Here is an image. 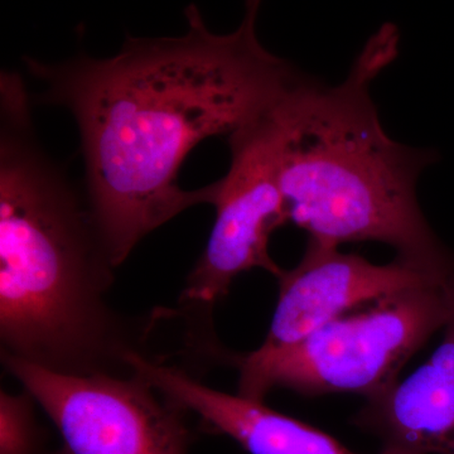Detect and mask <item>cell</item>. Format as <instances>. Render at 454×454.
Listing matches in <instances>:
<instances>
[{"label": "cell", "instance_id": "52a82bcc", "mask_svg": "<svg viewBox=\"0 0 454 454\" xmlns=\"http://www.w3.org/2000/svg\"><path fill=\"white\" fill-rule=\"evenodd\" d=\"M452 271L427 273L397 259L373 264L357 254L309 241L300 264L284 269L277 278L278 301L270 327L262 345L250 352L265 357L286 351L337 317Z\"/></svg>", "mask_w": 454, "mask_h": 454}, {"label": "cell", "instance_id": "277c9868", "mask_svg": "<svg viewBox=\"0 0 454 454\" xmlns=\"http://www.w3.org/2000/svg\"><path fill=\"white\" fill-rule=\"evenodd\" d=\"M453 294L454 270L337 317L286 351L265 357L235 351L238 395L262 403L274 389L307 397L379 395L443 331Z\"/></svg>", "mask_w": 454, "mask_h": 454}, {"label": "cell", "instance_id": "3957f363", "mask_svg": "<svg viewBox=\"0 0 454 454\" xmlns=\"http://www.w3.org/2000/svg\"><path fill=\"white\" fill-rule=\"evenodd\" d=\"M399 31L369 38L346 79L328 86L303 79L284 101L280 184L289 221L309 243L340 247L375 241L395 259L432 274L454 269L418 201V181L438 154L387 136L372 86L399 53Z\"/></svg>", "mask_w": 454, "mask_h": 454}, {"label": "cell", "instance_id": "6da1fadb", "mask_svg": "<svg viewBox=\"0 0 454 454\" xmlns=\"http://www.w3.org/2000/svg\"><path fill=\"white\" fill-rule=\"evenodd\" d=\"M259 9L247 3L227 35L212 32L192 4L178 37H128L109 59H23L43 86L38 103L65 107L77 122L86 200L115 268L158 227L210 205L211 186L178 184L190 152L258 121L304 76L262 46Z\"/></svg>", "mask_w": 454, "mask_h": 454}, {"label": "cell", "instance_id": "8992f818", "mask_svg": "<svg viewBox=\"0 0 454 454\" xmlns=\"http://www.w3.org/2000/svg\"><path fill=\"white\" fill-rule=\"evenodd\" d=\"M2 363L55 424L62 454H188L187 411L139 373L66 375L17 358Z\"/></svg>", "mask_w": 454, "mask_h": 454}, {"label": "cell", "instance_id": "5b68a950", "mask_svg": "<svg viewBox=\"0 0 454 454\" xmlns=\"http://www.w3.org/2000/svg\"><path fill=\"white\" fill-rule=\"evenodd\" d=\"M286 97L226 138L231 162L226 175L210 184L215 208L211 235L175 309L195 333L215 331V307L241 274L262 269L276 279L282 276L284 269L271 258L269 243L271 234L289 221L280 184Z\"/></svg>", "mask_w": 454, "mask_h": 454}, {"label": "cell", "instance_id": "ba28073f", "mask_svg": "<svg viewBox=\"0 0 454 454\" xmlns=\"http://www.w3.org/2000/svg\"><path fill=\"white\" fill-rule=\"evenodd\" d=\"M136 369L158 393L196 417L200 429L232 439L247 454H358L321 429L265 403L214 389L178 367L140 358Z\"/></svg>", "mask_w": 454, "mask_h": 454}, {"label": "cell", "instance_id": "7a4b0ae2", "mask_svg": "<svg viewBox=\"0 0 454 454\" xmlns=\"http://www.w3.org/2000/svg\"><path fill=\"white\" fill-rule=\"evenodd\" d=\"M22 77H0V345L66 375H130L151 354L157 312L109 301L115 265L88 200L38 145Z\"/></svg>", "mask_w": 454, "mask_h": 454}, {"label": "cell", "instance_id": "9c48e42d", "mask_svg": "<svg viewBox=\"0 0 454 454\" xmlns=\"http://www.w3.org/2000/svg\"><path fill=\"white\" fill-rule=\"evenodd\" d=\"M352 426L404 454H454V294L443 337L428 360L370 397Z\"/></svg>", "mask_w": 454, "mask_h": 454}, {"label": "cell", "instance_id": "30bf717a", "mask_svg": "<svg viewBox=\"0 0 454 454\" xmlns=\"http://www.w3.org/2000/svg\"><path fill=\"white\" fill-rule=\"evenodd\" d=\"M35 400L27 391L0 394V454H40L42 432Z\"/></svg>", "mask_w": 454, "mask_h": 454}]
</instances>
